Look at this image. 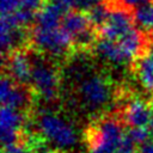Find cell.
Instances as JSON below:
<instances>
[{"label":"cell","instance_id":"cell-11","mask_svg":"<svg viewBox=\"0 0 153 153\" xmlns=\"http://www.w3.org/2000/svg\"><path fill=\"white\" fill-rule=\"evenodd\" d=\"M94 50L98 54V56H100L103 60H105L115 66L124 65L128 61H130L128 59V56L126 55V53L123 51V49L121 48L120 43L116 41H110V39L99 37V39L94 47Z\"/></svg>","mask_w":153,"mask_h":153},{"label":"cell","instance_id":"cell-1","mask_svg":"<svg viewBox=\"0 0 153 153\" xmlns=\"http://www.w3.org/2000/svg\"><path fill=\"white\" fill-rule=\"evenodd\" d=\"M124 122L121 116L104 115L86 130L90 153H116L124 135Z\"/></svg>","mask_w":153,"mask_h":153},{"label":"cell","instance_id":"cell-21","mask_svg":"<svg viewBox=\"0 0 153 153\" xmlns=\"http://www.w3.org/2000/svg\"><path fill=\"white\" fill-rule=\"evenodd\" d=\"M2 153H32V151L24 141H19L17 143L5 146L2 148Z\"/></svg>","mask_w":153,"mask_h":153},{"label":"cell","instance_id":"cell-2","mask_svg":"<svg viewBox=\"0 0 153 153\" xmlns=\"http://www.w3.org/2000/svg\"><path fill=\"white\" fill-rule=\"evenodd\" d=\"M30 45L41 54L51 57H63L74 50L72 36L61 26L55 29H41L33 26Z\"/></svg>","mask_w":153,"mask_h":153},{"label":"cell","instance_id":"cell-4","mask_svg":"<svg viewBox=\"0 0 153 153\" xmlns=\"http://www.w3.org/2000/svg\"><path fill=\"white\" fill-rule=\"evenodd\" d=\"M41 134L60 148H68L75 145L76 135L73 128L55 114H43L38 120Z\"/></svg>","mask_w":153,"mask_h":153},{"label":"cell","instance_id":"cell-7","mask_svg":"<svg viewBox=\"0 0 153 153\" xmlns=\"http://www.w3.org/2000/svg\"><path fill=\"white\" fill-rule=\"evenodd\" d=\"M2 73L11 76L17 84L30 85L32 74V57L27 48L17 49L1 56Z\"/></svg>","mask_w":153,"mask_h":153},{"label":"cell","instance_id":"cell-14","mask_svg":"<svg viewBox=\"0 0 153 153\" xmlns=\"http://www.w3.org/2000/svg\"><path fill=\"white\" fill-rule=\"evenodd\" d=\"M133 71L141 85L147 91L153 92V59L148 55V53L134 60Z\"/></svg>","mask_w":153,"mask_h":153},{"label":"cell","instance_id":"cell-24","mask_svg":"<svg viewBox=\"0 0 153 153\" xmlns=\"http://www.w3.org/2000/svg\"><path fill=\"white\" fill-rule=\"evenodd\" d=\"M75 1L76 0H47V2H50V4L60 7L66 13L75 7Z\"/></svg>","mask_w":153,"mask_h":153},{"label":"cell","instance_id":"cell-19","mask_svg":"<svg viewBox=\"0 0 153 153\" xmlns=\"http://www.w3.org/2000/svg\"><path fill=\"white\" fill-rule=\"evenodd\" d=\"M20 1L22 0H1L0 2L1 17H6L16 13L20 8Z\"/></svg>","mask_w":153,"mask_h":153},{"label":"cell","instance_id":"cell-13","mask_svg":"<svg viewBox=\"0 0 153 153\" xmlns=\"http://www.w3.org/2000/svg\"><path fill=\"white\" fill-rule=\"evenodd\" d=\"M65 11H62L60 7L47 2L42 10L37 13L35 26L41 29H55L61 26L62 18L65 16Z\"/></svg>","mask_w":153,"mask_h":153},{"label":"cell","instance_id":"cell-27","mask_svg":"<svg viewBox=\"0 0 153 153\" xmlns=\"http://www.w3.org/2000/svg\"><path fill=\"white\" fill-rule=\"evenodd\" d=\"M152 39H153V37H152Z\"/></svg>","mask_w":153,"mask_h":153},{"label":"cell","instance_id":"cell-16","mask_svg":"<svg viewBox=\"0 0 153 153\" xmlns=\"http://www.w3.org/2000/svg\"><path fill=\"white\" fill-rule=\"evenodd\" d=\"M86 14H87L91 24L96 29L99 30L106 23L108 18L110 16V8H109V6L104 1V2H102V4H99V5L94 6V7H92L90 11L86 12Z\"/></svg>","mask_w":153,"mask_h":153},{"label":"cell","instance_id":"cell-23","mask_svg":"<svg viewBox=\"0 0 153 153\" xmlns=\"http://www.w3.org/2000/svg\"><path fill=\"white\" fill-rule=\"evenodd\" d=\"M105 0H76L75 1V10L78 11H82V12H87L90 11L92 7L104 2Z\"/></svg>","mask_w":153,"mask_h":153},{"label":"cell","instance_id":"cell-8","mask_svg":"<svg viewBox=\"0 0 153 153\" xmlns=\"http://www.w3.org/2000/svg\"><path fill=\"white\" fill-rule=\"evenodd\" d=\"M26 120L27 114L10 106H2L0 115V131L4 147L22 141L23 128Z\"/></svg>","mask_w":153,"mask_h":153},{"label":"cell","instance_id":"cell-10","mask_svg":"<svg viewBox=\"0 0 153 153\" xmlns=\"http://www.w3.org/2000/svg\"><path fill=\"white\" fill-rule=\"evenodd\" d=\"M121 117L130 127H147L153 120V103L141 98H129Z\"/></svg>","mask_w":153,"mask_h":153},{"label":"cell","instance_id":"cell-22","mask_svg":"<svg viewBox=\"0 0 153 153\" xmlns=\"http://www.w3.org/2000/svg\"><path fill=\"white\" fill-rule=\"evenodd\" d=\"M47 0H22L20 1V8L29 10L31 12L38 13L42 7L44 6V2Z\"/></svg>","mask_w":153,"mask_h":153},{"label":"cell","instance_id":"cell-6","mask_svg":"<svg viewBox=\"0 0 153 153\" xmlns=\"http://www.w3.org/2000/svg\"><path fill=\"white\" fill-rule=\"evenodd\" d=\"M35 91L30 85L17 84L11 76L2 73L0 84V98L2 106H10L23 112L31 110Z\"/></svg>","mask_w":153,"mask_h":153},{"label":"cell","instance_id":"cell-5","mask_svg":"<svg viewBox=\"0 0 153 153\" xmlns=\"http://www.w3.org/2000/svg\"><path fill=\"white\" fill-rule=\"evenodd\" d=\"M81 102L88 109H100L105 106L112 97V87L109 80L102 75H90L82 79L78 88Z\"/></svg>","mask_w":153,"mask_h":153},{"label":"cell","instance_id":"cell-20","mask_svg":"<svg viewBox=\"0 0 153 153\" xmlns=\"http://www.w3.org/2000/svg\"><path fill=\"white\" fill-rule=\"evenodd\" d=\"M136 146L137 145L127 135V133H124V135L117 147L116 153H136L137 152Z\"/></svg>","mask_w":153,"mask_h":153},{"label":"cell","instance_id":"cell-15","mask_svg":"<svg viewBox=\"0 0 153 153\" xmlns=\"http://www.w3.org/2000/svg\"><path fill=\"white\" fill-rule=\"evenodd\" d=\"M133 17L134 23L140 27V30H145L147 32L153 30V4H146L137 7L133 12Z\"/></svg>","mask_w":153,"mask_h":153},{"label":"cell","instance_id":"cell-3","mask_svg":"<svg viewBox=\"0 0 153 153\" xmlns=\"http://www.w3.org/2000/svg\"><path fill=\"white\" fill-rule=\"evenodd\" d=\"M60 78L57 69L44 60L32 59V74L30 86L37 96L45 102H54L59 94Z\"/></svg>","mask_w":153,"mask_h":153},{"label":"cell","instance_id":"cell-12","mask_svg":"<svg viewBox=\"0 0 153 153\" xmlns=\"http://www.w3.org/2000/svg\"><path fill=\"white\" fill-rule=\"evenodd\" d=\"M93 26L86 14V12L78 11V10H71L69 12L65 13L62 22H61V27L67 31L72 38L85 31L86 29Z\"/></svg>","mask_w":153,"mask_h":153},{"label":"cell","instance_id":"cell-26","mask_svg":"<svg viewBox=\"0 0 153 153\" xmlns=\"http://www.w3.org/2000/svg\"><path fill=\"white\" fill-rule=\"evenodd\" d=\"M149 131H151V135H152V137H153V120H152L151 123H149Z\"/></svg>","mask_w":153,"mask_h":153},{"label":"cell","instance_id":"cell-18","mask_svg":"<svg viewBox=\"0 0 153 153\" xmlns=\"http://www.w3.org/2000/svg\"><path fill=\"white\" fill-rule=\"evenodd\" d=\"M127 135L139 146V145L148 141L151 131L146 127H130V129L127 131Z\"/></svg>","mask_w":153,"mask_h":153},{"label":"cell","instance_id":"cell-25","mask_svg":"<svg viewBox=\"0 0 153 153\" xmlns=\"http://www.w3.org/2000/svg\"><path fill=\"white\" fill-rule=\"evenodd\" d=\"M136 153H153V140L152 141L148 140V141L139 145Z\"/></svg>","mask_w":153,"mask_h":153},{"label":"cell","instance_id":"cell-17","mask_svg":"<svg viewBox=\"0 0 153 153\" xmlns=\"http://www.w3.org/2000/svg\"><path fill=\"white\" fill-rule=\"evenodd\" d=\"M151 2H153V0H105V4L109 6L110 10L121 8L130 12H134L137 7Z\"/></svg>","mask_w":153,"mask_h":153},{"label":"cell","instance_id":"cell-9","mask_svg":"<svg viewBox=\"0 0 153 153\" xmlns=\"http://www.w3.org/2000/svg\"><path fill=\"white\" fill-rule=\"evenodd\" d=\"M134 24L133 12L127 10H110V16L106 23L98 30L100 38L110 41H118L126 32H128Z\"/></svg>","mask_w":153,"mask_h":153}]
</instances>
